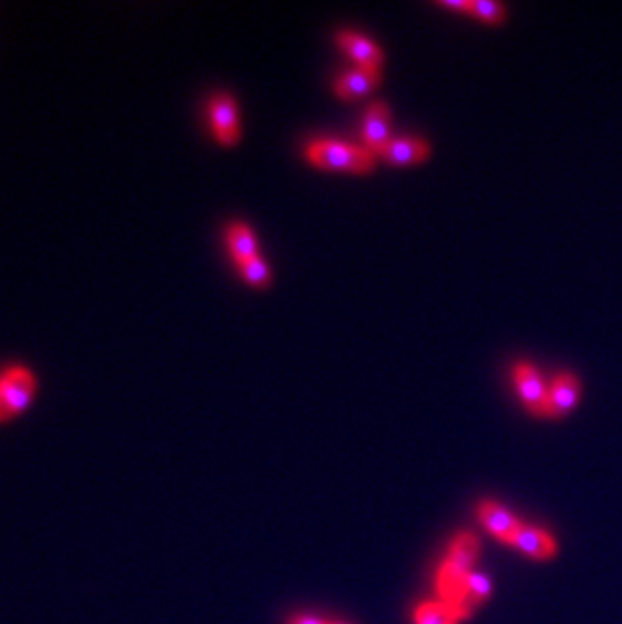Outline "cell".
Wrapping results in <instances>:
<instances>
[{
    "instance_id": "1",
    "label": "cell",
    "mask_w": 622,
    "mask_h": 624,
    "mask_svg": "<svg viewBox=\"0 0 622 624\" xmlns=\"http://www.w3.org/2000/svg\"><path fill=\"white\" fill-rule=\"evenodd\" d=\"M479 542L471 534H461L449 550L445 564L439 570L437 586L443 598V604L457 616L465 618L471 614L467 600V580L471 576V566L477 558Z\"/></svg>"
},
{
    "instance_id": "2",
    "label": "cell",
    "mask_w": 622,
    "mask_h": 624,
    "mask_svg": "<svg viewBox=\"0 0 622 624\" xmlns=\"http://www.w3.org/2000/svg\"><path fill=\"white\" fill-rule=\"evenodd\" d=\"M307 158L326 168H346V170H370L374 164V156L368 148H358L342 142L322 140L314 142L307 148Z\"/></svg>"
},
{
    "instance_id": "3",
    "label": "cell",
    "mask_w": 622,
    "mask_h": 624,
    "mask_svg": "<svg viewBox=\"0 0 622 624\" xmlns=\"http://www.w3.org/2000/svg\"><path fill=\"white\" fill-rule=\"evenodd\" d=\"M35 378L23 366H13L0 376V421L19 414L35 394Z\"/></svg>"
},
{
    "instance_id": "4",
    "label": "cell",
    "mask_w": 622,
    "mask_h": 624,
    "mask_svg": "<svg viewBox=\"0 0 622 624\" xmlns=\"http://www.w3.org/2000/svg\"><path fill=\"white\" fill-rule=\"evenodd\" d=\"M513 374H515L517 390H520V396L524 398L526 406L534 414H548V396H550V392H546L544 382L538 376L536 368L522 362V364L515 366Z\"/></svg>"
},
{
    "instance_id": "5",
    "label": "cell",
    "mask_w": 622,
    "mask_h": 624,
    "mask_svg": "<svg viewBox=\"0 0 622 624\" xmlns=\"http://www.w3.org/2000/svg\"><path fill=\"white\" fill-rule=\"evenodd\" d=\"M211 122L217 138L223 144H235L239 138V118L235 99L229 93H219L211 99Z\"/></svg>"
},
{
    "instance_id": "6",
    "label": "cell",
    "mask_w": 622,
    "mask_h": 624,
    "mask_svg": "<svg viewBox=\"0 0 622 624\" xmlns=\"http://www.w3.org/2000/svg\"><path fill=\"white\" fill-rule=\"evenodd\" d=\"M479 517H481L483 526L493 536H497L499 540L509 542V544H511L513 536L520 532V528H522L520 522H517V519L511 513H507L503 507H499L495 503H481Z\"/></svg>"
},
{
    "instance_id": "7",
    "label": "cell",
    "mask_w": 622,
    "mask_h": 624,
    "mask_svg": "<svg viewBox=\"0 0 622 624\" xmlns=\"http://www.w3.org/2000/svg\"><path fill=\"white\" fill-rule=\"evenodd\" d=\"M580 396V384L572 374H562L556 378L550 396H548V414L546 416H564L570 412Z\"/></svg>"
},
{
    "instance_id": "8",
    "label": "cell",
    "mask_w": 622,
    "mask_h": 624,
    "mask_svg": "<svg viewBox=\"0 0 622 624\" xmlns=\"http://www.w3.org/2000/svg\"><path fill=\"white\" fill-rule=\"evenodd\" d=\"M511 544L520 548L524 554L538 558V560H546L556 554V542L546 532L536 530V528L522 526L520 532L513 536Z\"/></svg>"
},
{
    "instance_id": "9",
    "label": "cell",
    "mask_w": 622,
    "mask_h": 624,
    "mask_svg": "<svg viewBox=\"0 0 622 624\" xmlns=\"http://www.w3.org/2000/svg\"><path fill=\"white\" fill-rule=\"evenodd\" d=\"M388 108L376 101L368 108L364 120V144L370 152H378L388 140Z\"/></svg>"
},
{
    "instance_id": "10",
    "label": "cell",
    "mask_w": 622,
    "mask_h": 624,
    "mask_svg": "<svg viewBox=\"0 0 622 624\" xmlns=\"http://www.w3.org/2000/svg\"><path fill=\"white\" fill-rule=\"evenodd\" d=\"M378 154L386 158L388 162L394 164H408V162H419L429 154V146L423 140L414 138H404V140H390L386 142Z\"/></svg>"
},
{
    "instance_id": "11",
    "label": "cell",
    "mask_w": 622,
    "mask_h": 624,
    "mask_svg": "<svg viewBox=\"0 0 622 624\" xmlns=\"http://www.w3.org/2000/svg\"><path fill=\"white\" fill-rule=\"evenodd\" d=\"M338 43L360 63V67H378L380 65L382 55H380V49L372 41H368L360 35H354L350 31H342L338 35Z\"/></svg>"
},
{
    "instance_id": "12",
    "label": "cell",
    "mask_w": 622,
    "mask_h": 624,
    "mask_svg": "<svg viewBox=\"0 0 622 624\" xmlns=\"http://www.w3.org/2000/svg\"><path fill=\"white\" fill-rule=\"evenodd\" d=\"M376 81H378V67H360V69L344 75L338 81L336 91L340 97L352 99V97L366 93Z\"/></svg>"
},
{
    "instance_id": "13",
    "label": "cell",
    "mask_w": 622,
    "mask_h": 624,
    "mask_svg": "<svg viewBox=\"0 0 622 624\" xmlns=\"http://www.w3.org/2000/svg\"><path fill=\"white\" fill-rule=\"evenodd\" d=\"M229 245H231V251H233L237 261H243V259H249V257L257 255L255 237L243 223L231 225V229H229Z\"/></svg>"
},
{
    "instance_id": "14",
    "label": "cell",
    "mask_w": 622,
    "mask_h": 624,
    "mask_svg": "<svg viewBox=\"0 0 622 624\" xmlns=\"http://www.w3.org/2000/svg\"><path fill=\"white\" fill-rule=\"evenodd\" d=\"M457 616L443 602H427L414 612L417 624H457Z\"/></svg>"
},
{
    "instance_id": "15",
    "label": "cell",
    "mask_w": 622,
    "mask_h": 624,
    "mask_svg": "<svg viewBox=\"0 0 622 624\" xmlns=\"http://www.w3.org/2000/svg\"><path fill=\"white\" fill-rule=\"evenodd\" d=\"M241 265V271L245 275V279L253 285H265L269 281V271H267V265L259 259V255L255 257H249V259H243L239 261Z\"/></svg>"
},
{
    "instance_id": "16",
    "label": "cell",
    "mask_w": 622,
    "mask_h": 624,
    "mask_svg": "<svg viewBox=\"0 0 622 624\" xmlns=\"http://www.w3.org/2000/svg\"><path fill=\"white\" fill-rule=\"evenodd\" d=\"M489 590H491L489 580H487L483 574L471 572V576H469V580H467V600H469L471 610H473L479 602H483V600L489 596Z\"/></svg>"
},
{
    "instance_id": "17",
    "label": "cell",
    "mask_w": 622,
    "mask_h": 624,
    "mask_svg": "<svg viewBox=\"0 0 622 624\" xmlns=\"http://www.w3.org/2000/svg\"><path fill=\"white\" fill-rule=\"evenodd\" d=\"M467 11L475 13L481 19H487V21H499L505 15V11L499 3H489V0H475V3H471L469 0Z\"/></svg>"
},
{
    "instance_id": "18",
    "label": "cell",
    "mask_w": 622,
    "mask_h": 624,
    "mask_svg": "<svg viewBox=\"0 0 622 624\" xmlns=\"http://www.w3.org/2000/svg\"><path fill=\"white\" fill-rule=\"evenodd\" d=\"M289 624H326V622H322L318 618H309V616H297Z\"/></svg>"
}]
</instances>
